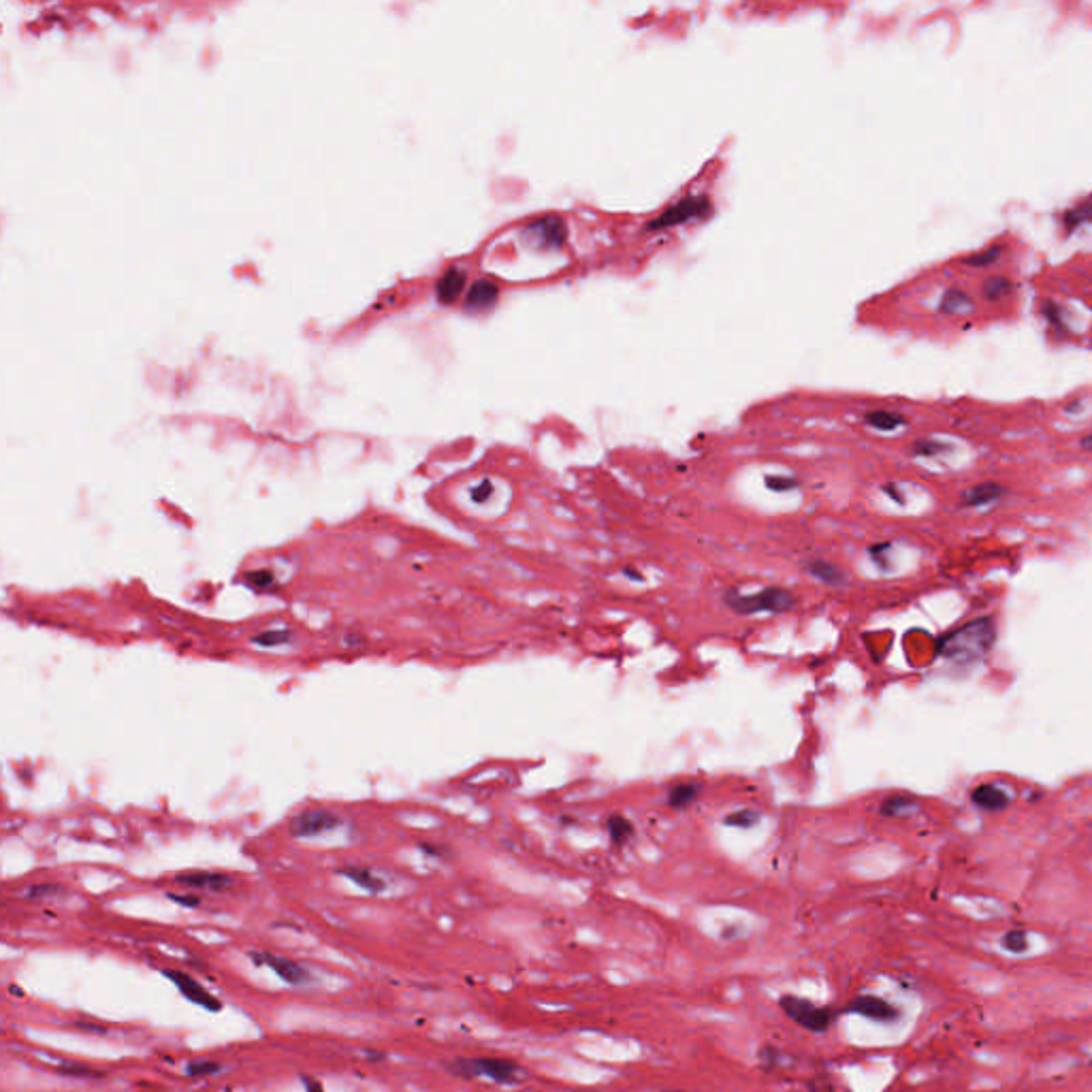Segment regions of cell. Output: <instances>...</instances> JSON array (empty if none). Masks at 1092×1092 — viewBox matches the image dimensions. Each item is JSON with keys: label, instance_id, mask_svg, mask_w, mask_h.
Returning a JSON list of instances; mask_svg holds the SVG:
<instances>
[{"label": "cell", "instance_id": "cell-1", "mask_svg": "<svg viewBox=\"0 0 1092 1092\" xmlns=\"http://www.w3.org/2000/svg\"><path fill=\"white\" fill-rule=\"evenodd\" d=\"M994 638H997V625L993 619H975L971 624L943 636L939 643V653L958 663L978 662L993 648Z\"/></svg>", "mask_w": 1092, "mask_h": 1092}, {"label": "cell", "instance_id": "cell-2", "mask_svg": "<svg viewBox=\"0 0 1092 1092\" xmlns=\"http://www.w3.org/2000/svg\"><path fill=\"white\" fill-rule=\"evenodd\" d=\"M450 1069L461 1077H483L502 1086H517L527 1077L519 1062L506 1058H457Z\"/></svg>", "mask_w": 1092, "mask_h": 1092}, {"label": "cell", "instance_id": "cell-3", "mask_svg": "<svg viewBox=\"0 0 1092 1092\" xmlns=\"http://www.w3.org/2000/svg\"><path fill=\"white\" fill-rule=\"evenodd\" d=\"M726 604L740 614L788 613L794 609L796 598L784 587H766L755 595H740L739 591H730V594H726Z\"/></svg>", "mask_w": 1092, "mask_h": 1092}, {"label": "cell", "instance_id": "cell-4", "mask_svg": "<svg viewBox=\"0 0 1092 1092\" xmlns=\"http://www.w3.org/2000/svg\"><path fill=\"white\" fill-rule=\"evenodd\" d=\"M779 1007L792 1022H796L804 1031L811 1032H826L832 1026L834 1017H837L834 1009L819 1007L815 1002L807 1001L803 997H796V994H784V997L779 998Z\"/></svg>", "mask_w": 1092, "mask_h": 1092}, {"label": "cell", "instance_id": "cell-5", "mask_svg": "<svg viewBox=\"0 0 1092 1092\" xmlns=\"http://www.w3.org/2000/svg\"><path fill=\"white\" fill-rule=\"evenodd\" d=\"M163 975H165L171 983H175V988L180 990V994L188 1002H192L197 1007H203L205 1012H211V1013L222 1012V1001L216 998L210 990H205L203 983L197 982L192 975H188V973L184 971H177V968H165Z\"/></svg>", "mask_w": 1092, "mask_h": 1092}, {"label": "cell", "instance_id": "cell-6", "mask_svg": "<svg viewBox=\"0 0 1092 1092\" xmlns=\"http://www.w3.org/2000/svg\"><path fill=\"white\" fill-rule=\"evenodd\" d=\"M250 960L259 967H267L278 975L282 982L290 983V986H308L312 982L309 978V973L305 971L301 964H297L294 960H289L284 956H278V954H269V952H250Z\"/></svg>", "mask_w": 1092, "mask_h": 1092}, {"label": "cell", "instance_id": "cell-7", "mask_svg": "<svg viewBox=\"0 0 1092 1092\" xmlns=\"http://www.w3.org/2000/svg\"><path fill=\"white\" fill-rule=\"evenodd\" d=\"M845 1012L858 1013V1016L868 1017V1020H873V1022H883V1024H892L900 1017V1009L894 1007L892 1002L883 1001V998L879 997H873V994L856 997L853 1001H849Z\"/></svg>", "mask_w": 1092, "mask_h": 1092}, {"label": "cell", "instance_id": "cell-8", "mask_svg": "<svg viewBox=\"0 0 1092 1092\" xmlns=\"http://www.w3.org/2000/svg\"><path fill=\"white\" fill-rule=\"evenodd\" d=\"M337 826L339 819L329 811H308V813H301L299 818L293 819L290 832L294 837H316V834L329 832Z\"/></svg>", "mask_w": 1092, "mask_h": 1092}, {"label": "cell", "instance_id": "cell-9", "mask_svg": "<svg viewBox=\"0 0 1092 1092\" xmlns=\"http://www.w3.org/2000/svg\"><path fill=\"white\" fill-rule=\"evenodd\" d=\"M175 881L186 886V888H199V890H225L231 886V877L220 873H184L177 875Z\"/></svg>", "mask_w": 1092, "mask_h": 1092}, {"label": "cell", "instance_id": "cell-10", "mask_svg": "<svg viewBox=\"0 0 1092 1092\" xmlns=\"http://www.w3.org/2000/svg\"><path fill=\"white\" fill-rule=\"evenodd\" d=\"M971 800L978 807H982L983 811H1001V808L1007 807V796L997 789L994 785H979L975 792L971 794Z\"/></svg>", "mask_w": 1092, "mask_h": 1092}, {"label": "cell", "instance_id": "cell-11", "mask_svg": "<svg viewBox=\"0 0 1092 1092\" xmlns=\"http://www.w3.org/2000/svg\"><path fill=\"white\" fill-rule=\"evenodd\" d=\"M339 875H344V877H348L350 881L357 883L359 888L367 890V892H371V894H378V892H382V890L386 888L385 881H382L380 877H376V875L371 873V871H367V868L346 866V868H342V871H339Z\"/></svg>", "mask_w": 1092, "mask_h": 1092}, {"label": "cell", "instance_id": "cell-12", "mask_svg": "<svg viewBox=\"0 0 1092 1092\" xmlns=\"http://www.w3.org/2000/svg\"><path fill=\"white\" fill-rule=\"evenodd\" d=\"M1002 493H1005V491H1002V487H998V484H994V483L978 484V487H973L971 491H967V493H964V504H967V506L990 504V502H994V499L1001 497Z\"/></svg>", "mask_w": 1092, "mask_h": 1092}, {"label": "cell", "instance_id": "cell-13", "mask_svg": "<svg viewBox=\"0 0 1092 1092\" xmlns=\"http://www.w3.org/2000/svg\"><path fill=\"white\" fill-rule=\"evenodd\" d=\"M808 574L826 585H841L845 579L843 572H841L837 565L828 564V561H823V559H813V561L808 564Z\"/></svg>", "mask_w": 1092, "mask_h": 1092}, {"label": "cell", "instance_id": "cell-14", "mask_svg": "<svg viewBox=\"0 0 1092 1092\" xmlns=\"http://www.w3.org/2000/svg\"><path fill=\"white\" fill-rule=\"evenodd\" d=\"M700 788L696 784H678L670 789L668 794V804L674 808H685L693 803V800L698 798Z\"/></svg>", "mask_w": 1092, "mask_h": 1092}, {"label": "cell", "instance_id": "cell-15", "mask_svg": "<svg viewBox=\"0 0 1092 1092\" xmlns=\"http://www.w3.org/2000/svg\"><path fill=\"white\" fill-rule=\"evenodd\" d=\"M463 282H465V275L461 274V271H457V269L449 271L444 278L439 279V284H438L439 299H442V301H453L454 297L459 294V290L463 289Z\"/></svg>", "mask_w": 1092, "mask_h": 1092}, {"label": "cell", "instance_id": "cell-16", "mask_svg": "<svg viewBox=\"0 0 1092 1092\" xmlns=\"http://www.w3.org/2000/svg\"><path fill=\"white\" fill-rule=\"evenodd\" d=\"M606 828H609L610 841H613L614 845H625L629 838L633 837V826L628 822V819L621 818V815H613V818L609 819V823H606Z\"/></svg>", "mask_w": 1092, "mask_h": 1092}, {"label": "cell", "instance_id": "cell-17", "mask_svg": "<svg viewBox=\"0 0 1092 1092\" xmlns=\"http://www.w3.org/2000/svg\"><path fill=\"white\" fill-rule=\"evenodd\" d=\"M971 309V299L964 293H960V290H949L945 294V299H943V312H948V314H967Z\"/></svg>", "mask_w": 1092, "mask_h": 1092}, {"label": "cell", "instance_id": "cell-18", "mask_svg": "<svg viewBox=\"0 0 1092 1092\" xmlns=\"http://www.w3.org/2000/svg\"><path fill=\"white\" fill-rule=\"evenodd\" d=\"M56 1071L61 1073L65 1077H75V1080H100L103 1073L96 1071V1069L85 1067V1065H77V1062H61Z\"/></svg>", "mask_w": 1092, "mask_h": 1092}, {"label": "cell", "instance_id": "cell-19", "mask_svg": "<svg viewBox=\"0 0 1092 1092\" xmlns=\"http://www.w3.org/2000/svg\"><path fill=\"white\" fill-rule=\"evenodd\" d=\"M220 1069L222 1067L214 1060H190L188 1065H186V1075L192 1077V1080H201V1077L216 1075Z\"/></svg>", "mask_w": 1092, "mask_h": 1092}, {"label": "cell", "instance_id": "cell-20", "mask_svg": "<svg viewBox=\"0 0 1092 1092\" xmlns=\"http://www.w3.org/2000/svg\"><path fill=\"white\" fill-rule=\"evenodd\" d=\"M1001 945L1012 954H1024L1028 949V934L1024 930H1009L1002 934Z\"/></svg>", "mask_w": 1092, "mask_h": 1092}, {"label": "cell", "instance_id": "cell-21", "mask_svg": "<svg viewBox=\"0 0 1092 1092\" xmlns=\"http://www.w3.org/2000/svg\"><path fill=\"white\" fill-rule=\"evenodd\" d=\"M493 297H495L493 286L480 282V284H476L474 289H472V293H469L468 305H469V308H487V305L491 303V299H493Z\"/></svg>", "mask_w": 1092, "mask_h": 1092}, {"label": "cell", "instance_id": "cell-22", "mask_svg": "<svg viewBox=\"0 0 1092 1092\" xmlns=\"http://www.w3.org/2000/svg\"><path fill=\"white\" fill-rule=\"evenodd\" d=\"M913 807H915V803H913V800L905 798V796H894V798H888L886 803H883L881 813L883 815H905V813H909Z\"/></svg>", "mask_w": 1092, "mask_h": 1092}, {"label": "cell", "instance_id": "cell-23", "mask_svg": "<svg viewBox=\"0 0 1092 1092\" xmlns=\"http://www.w3.org/2000/svg\"><path fill=\"white\" fill-rule=\"evenodd\" d=\"M758 819L760 815L755 813V811L745 808V811H736V813L728 815V818H726V823H728V826H734V828H751Z\"/></svg>", "mask_w": 1092, "mask_h": 1092}, {"label": "cell", "instance_id": "cell-24", "mask_svg": "<svg viewBox=\"0 0 1092 1092\" xmlns=\"http://www.w3.org/2000/svg\"><path fill=\"white\" fill-rule=\"evenodd\" d=\"M868 423L877 427V430H894V427L903 423V419L896 415H890V412H875V415L868 416Z\"/></svg>", "mask_w": 1092, "mask_h": 1092}, {"label": "cell", "instance_id": "cell-25", "mask_svg": "<svg viewBox=\"0 0 1092 1092\" xmlns=\"http://www.w3.org/2000/svg\"><path fill=\"white\" fill-rule=\"evenodd\" d=\"M1007 289H1009V282L1005 278H990L986 284H983V293H986V297H990V299H1001L1002 294L1007 293Z\"/></svg>", "mask_w": 1092, "mask_h": 1092}, {"label": "cell", "instance_id": "cell-26", "mask_svg": "<svg viewBox=\"0 0 1092 1092\" xmlns=\"http://www.w3.org/2000/svg\"><path fill=\"white\" fill-rule=\"evenodd\" d=\"M289 638H290L289 632H265L256 636L255 643L263 644V647H274V644L289 643Z\"/></svg>", "mask_w": 1092, "mask_h": 1092}, {"label": "cell", "instance_id": "cell-27", "mask_svg": "<svg viewBox=\"0 0 1092 1092\" xmlns=\"http://www.w3.org/2000/svg\"><path fill=\"white\" fill-rule=\"evenodd\" d=\"M245 580H248L250 585H255V587H265V585L274 583V576H271L269 572H263V570H260V572H250L248 576H245Z\"/></svg>", "mask_w": 1092, "mask_h": 1092}, {"label": "cell", "instance_id": "cell-28", "mask_svg": "<svg viewBox=\"0 0 1092 1092\" xmlns=\"http://www.w3.org/2000/svg\"><path fill=\"white\" fill-rule=\"evenodd\" d=\"M491 493H493V487H491L489 480H484V483H480V484H478V489L472 491V497H474V502H478V504H483L484 499L489 497Z\"/></svg>", "mask_w": 1092, "mask_h": 1092}, {"label": "cell", "instance_id": "cell-29", "mask_svg": "<svg viewBox=\"0 0 1092 1092\" xmlns=\"http://www.w3.org/2000/svg\"><path fill=\"white\" fill-rule=\"evenodd\" d=\"M998 252H1001V248H994V250H988V252H983V255H979V256H973V259H968V260H967V263H968V265H986V263H990V260H994V259H997V255H998Z\"/></svg>", "mask_w": 1092, "mask_h": 1092}, {"label": "cell", "instance_id": "cell-30", "mask_svg": "<svg viewBox=\"0 0 1092 1092\" xmlns=\"http://www.w3.org/2000/svg\"><path fill=\"white\" fill-rule=\"evenodd\" d=\"M301 1084H303L305 1092H324L323 1084H320L318 1080H316V1077H312V1075H301Z\"/></svg>", "mask_w": 1092, "mask_h": 1092}, {"label": "cell", "instance_id": "cell-31", "mask_svg": "<svg viewBox=\"0 0 1092 1092\" xmlns=\"http://www.w3.org/2000/svg\"><path fill=\"white\" fill-rule=\"evenodd\" d=\"M766 484H769L770 489H777V491H788V489H792V487H794V484H796V483H794V480H781V478H769V480H766Z\"/></svg>", "mask_w": 1092, "mask_h": 1092}, {"label": "cell", "instance_id": "cell-32", "mask_svg": "<svg viewBox=\"0 0 1092 1092\" xmlns=\"http://www.w3.org/2000/svg\"><path fill=\"white\" fill-rule=\"evenodd\" d=\"M808 1092H834V1088L826 1080H813V1082L808 1084Z\"/></svg>", "mask_w": 1092, "mask_h": 1092}, {"label": "cell", "instance_id": "cell-33", "mask_svg": "<svg viewBox=\"0 0 1092 1092\" xmlns=\"http://www.w3.org/2000/svg\"><path fill=\"white\" fill-rule=\"evenodd\" d=\"M169 898H171V900H175V903L184 905V907H197V905H199V898H195V896H180V894H169Z\"/></svg>", "mask_w": 1092, "mask_h": 1092}, {"label": "cell", "instance_id": "cell-34", "mask_svg": "<svg viewBox=\"0 0 1092 1092\" xmlns=\"http://www.w3.org/2000/svg\"><path fill=\"white\" fill-rule=\"evenodd\" d=\"M1082 446H1084V449H1086V450H1092V434H1090V435H1086V438L1082 439Z\"/></svg>", "mask_w": 1092, "mask_h": 1092}, {"label": "cell", "instance_id": "cell-35", "mask_svg": "<svg viewBox=\"0 0 1092 1092\" xmlns=\"http://www.w3.org/2000/svg\"><path fill=\"white\" fill-rule=\"evenodd\" d=\"M662 1092H687V1090H662Z\"/></svg>", "mask_w": 1092, "mask_h": 1092}]
</instances>
